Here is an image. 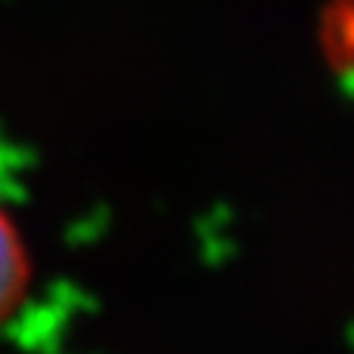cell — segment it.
Wrapping results in <instances>:
<instances>
[{
  "instance_id": "obj_1",
  "label": "cell",
  "mask_w": 354,
  "mask_h": 354,
  "mask_svg": "<svg viewBox=\"0 0 354 354\" xmlns=\"http://www.w3.org/2000/svg\"><path fill=\"white\" fill-rule=\"evenodd\" d=\"M35 283V261L22 227L0 205V330L22 311Z\"/></svg>"
}]
</instances>
